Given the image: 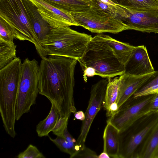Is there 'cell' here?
<instances>
[{"mask_svg":"<svg viewBox=\"0 0 158 158\" xmlns=\"http://www.w3.org/2000/svg\"><path fill=\"white\" fill-rule=\"evenodd\" d=\"M77 60L60 56L42 58L38 70L39 94L53 102L61 116L77 112L73 97L74 72Z\"/></svg>","mask_w":158,"mask_h":158,"instance_id":"obj_1","label":"cell"},{"mask_svg":"<svg viewBox=\"0 0 158 158\" xmlns=\"http://www.w3.org/2000/svg\"><path fill=\"white\" fill-rule=\"evenodd\" d=\"M77 61L82 70L91 68L95 70L96 75L103 78L109 79L120 76L125 71L124 65L99 34L92 37L83 56Z\"/></svg>","mask_w":158,"mask_h":158,"instance_id":"obj_2","label":"cell"},{"mask_svg":"<svg viewBox=\"0 0 158 158\" xmlns=\"http://www.w3.org/2000/svg\"><path fill=\"white\" fill-rule=\"evenodd\" d=\"M91 35L80 33L69 27L52 28L41 44L47 55L74 59L83 56Z\"/></svg>","mask_w":158,"mask_h":158,"instance_id":"obj_3","label":"cell"},{"mask_svg":"<svg viewBox=\"0 0 158 158\" xmlns=\"http://www.w3.org/2000/svg\"><path fill=\"white\" fill-rule=\"evenodd\" d=\"M0 18L10 26L15 38L32 43L41 57H46L47 53L35 33L23 0H0Z\"/></svg>","mask_w":158,"mask_h":158,"instance_id":"obj_4","label":"cell"},{"mask_svg":"<svg viewBox=\"0 0 158 158\" xmlns=\"http://www.w3.org/2000/svg\"><path fill=\"white\" fill-rule=\"evenodd\" d=\"M89 8L70 13L78 25L92 33H118L128 30L127 26L117 16L114 5L103 9L89 0Z\"/></svg>","mask_w":158,"mask_h":158,"instance_id":"obj_5","label":"cell"},{"mask_svg":"<svg viewBox=\"0 0 158 158\" xmlns=\"http://www.w3.org/2000/svg\"><path fill=\"white\" fill-rule=\"evenodd\" d=\"M22 63L16 57L0 69V112L4 119L15 118L16 106Z\"/></svg>","mask_w":158,"mask_h":158,"instance_id":"obj_6","label":"cell"},{"mask_svg":"<svg viewBox=\"0 0 158 158\" xmlns=\"http://www.w3.org/2000/svg\"><path fill=\"white\" fill-rule=\"evenodd\" d=\"M39 65L35 59L27 58L22 64L16 106L15 116L19 120L35 104L38 94Z\"/></svg>","mask_w":158,"mask_h":158,"instance_id":"obj_7","label":"cell"},{"mask_svg":"<svg viewBox=\"0 0 158 158\" xmlns=\"http://www.w3.org/2000/svg\"><path fill=\"white\" fill-rule=\"evenodd\" d=\"M158 122V115L150 113L119 132V158H137L146 136Z\"/></svg>","mask_w":158,"mask_h":158,"instance_id":"obj_8","label":"cell"},{"mask_svg":"<svg viewBox=\"0 0 158 158\" xmlns=\"http://www.w3.org/2000/svg\"><path fill=\"white\" fill-rule=\"evenodd\" d=\"M154 94L134 97L132 95L108 118L111 123L119 131L124 130L145 115L150 113L149 104Z\"/></svg>","mask_w":158,"mask_h":158,"instance_id":"obj_9","label":"cell"},{"mask_svg":"<svg viewBox=\"0 0 158 158\" xmlns=\"http://www.w3.org/2000/svg\"><path fill=\"white\" fill-rule=\"evenodd\" d=\"M114 6L117 16L128 30L154 33L158 30V9L138 10L119 5Z\"/></svg>","mask_w":158,"mask_h":158,"instance_id":"obj_10","label":"cell"},{"mask_svg":"<svg viewBox=\"0 0 158 158\" xmlns=\"http://www.w3.org/2000/svg\"><path fill=\"white\" fill-rule=\"evenodd\" d=\"M108 79L101 80L93 85L91 88L88 105L85 114L80 133L76 141L79 150L83 149L92 123L101 108L103 106Z\"/></svg>","mask_w":158,"mask_h":158,"instance_id":"obj_11","label":"cell"},{"mask_svg":"<svg viewBox=\"0 0 158 158\" xmlns=\"http://www.w3.org/2000/svg\"><path fill=\"white\" fill-rule=\"evenodd\" d=\"M52 28L71 26H78L71 13L54 7L44 0H29Z\"/></svg>","mask_w":158,"mask_h":158,"instance_id":"obj_12","label":"cell"},{"mask_svg":"<svg viewBox=\"0 0 158 158\" xmlns=\"http://www.w3.org/2000/svg\"><path fill=\"white\" fill-rule=\"evenodd\" d=\"M124 69V74L135 76L144 75L155 71L144 45L135 46Z\"/></svg>","mask_w":158,"mask_h":158,"instance_id":"obj_13","label":"cell"},{"mask_svg":"<svg viewBox=\"0 0 158 158\" xmlns=\"http://www.w3.org/2000/svg\"><path fill=\"white\" fill-rule=\"evenodd\" d=\"M154 72L140 76L124 73L120 76L117 101L118 108L143 86Z\"/></svg>","mask_w":158,"mask_h":158,"instance_id":"obj_14","label":"cell"},{"mask_svg":"<svg viewBox=\"0 0 158 158\" xmlns=\"http://www.w3.org/2000/svg\"><path fill=\"white\" fill-rule=\"evenodd\" d=\"M27 13L40 44L46 39L52 28L42 18L37 7L29 0H23Z\"/></svg>","mask_w":158,"mask_h":158,"instance_id":"obj_15","label":"cell"},{"mask_svg":"<svg viewBox=\"0 0 158 158\" xmlns=\"http://www.w3.org/2000/svg\"><path fill=\"white\" fill-rule=\"evenodd\" d=\"M107 123L103 135V152L107 154L110 158H119L120 131L111 123Z\"/></svg>","mask_w":158,"mask_h":158,"instance_id":"obj_16","label":"cell"},{"mask_svg":"<svg viewBox=\"0 0 158 158\" xmlns=\"http://www.w3.org/2000/svg\"><path fill=\"white\" fill-rule=\"evenodd\" d=\"M103 107L106 111V116L109 118L118 110L117 101L118 95L119 77L108 79Z\"/></svg>","mask_w":158,"mask_h":158,"instance_id":"obj_17","label":"cell"},{"mask_svg":"<svg viewBox=\"0 0 158 158\" xmlns=\"http://www.w3.org/2000/svg\"><path fill=\"white\" fill-rule=\"evenodd\" d=\"M99 35L111 48L118 60L124 66L129 60L135 46L118 41L108 35Z\"/></svg>","mask_w":158,"mask_h":158,"instance_id":"obj_18","label":"cell"},{"mask_svg":"<svg viewBox=\"0 0 158 158\" xmlns=\"http://www.w3.org/2000/svg\"><path fill=\"white\" fill-rule=\"evenodd\" d=\"M158 150V122L146 136L137 158H155Z\"/></svg>","mask_w":158,"mask_h":158,"instance_id":"obj_19","label":"cell"},{"mask_svg":"<svg viewBox=\"0 0 158 158\" xmlns=\"http://www.w3.org/2000/svg\"><path fill=\"white\" fill-rule=\"evenodd\" d=\"M51 102V107L48 115L36 126V132L40 137L48 136L61 116L59 110L55 105L53 102Z\"/></svg>","mask_w":158,"mask_h":158,"instance_id":"obj_20","label":"cell"},{"mask_svg":"<svg viewBox=\"0 0 158 158\" xmlns=\"http://www.w3.org/2000/svg\"><path fill=\"white\" fill-rule=\"evenodd\" d=\"M49 4L60 10L70 13L86 10L90 7L89 0H44Z\"/></svg>","mask_w":158,"mask_h":158,"instance_id":"obj_21","label":"cell"},{"mask_svg":"<svg viewBox=\"0 0 158 158\" xmlns=\"http://www.w3.org/2000/svg\"><path fill=\"white\" fill-rule=\"evenodd\" d=\"M115 4L132 9L147 10L158 9V1L156 0H114Z\"/></svg>","mask_w":158,"mask_h":158,"instance_id":"obj_22","label":"cell"},{"mask_svg":"<svg viewBox=\"0 0 158 158\" xmlns=\"http://www.w3.org/2000/svg\"><path fill=\"white\" fill-rule=\"evenodd\" d=\"M16 46L0 39V69L16 57Z\"/></svg>","mask_w":158,"mask_h":158,"instance_id":"obj_23","label":"cell"},{"mask_svg":"<svg viewBox=\"0 0 158 158\" xmlns=\"http://www.w3.org/2000/svg\"><path fill=\"white\" fill-rule=\"evenodd\" d=\"M158 93V71H155L148 81L133 95L134 97Z\"/></svg>","mask_w":158,"mask_h":158,"instance_id":"obj_24","label":"cell"},{"mask_svg":"<svg viewBox=\"0 0 158 158\" xmlns=\"http://www.w3.org/2000/svg\"><path fill=\"white\" fill-rule=\"evenodd\" d=\"M49 139L54 143L62 152L67 153L70 156V158L79 151L76 143L68 141L64 137L57 136L55 139L49 137Z\"/></svg>","mask_w":158,"mask_h":158,"instance_id":"obj_25","label":"cell"},{"mask_svg":"<svg viewBox=\"0 0 158 158\" xmlns=\"http://www.w3.org/2000/svg\"><path fill=\"white\" fill-rule=\"evenodd\" d=\"M15 38L10 26L5 20L0 18V39L9 43H13Z\"/></svg>","mask_w":158,"mask_h":158,"instance_id":"obj_26","label":"cell"},{"mask_svg":"<svg viewBox=\"0 0 158 158\" xmlns=\"http://www.w3.org/2000/svg\"><path fill=\"white\" fill-rule=\"evenodd\" d=\"M18 158H45V157L38 148L32 144L28 145L24 151L20 153Z\"/></svg>","mask_w":158,"mask_h":158,"instance_id":"obj_27","label":"cell"},{"mask_svg":"<svg viewBox=\"0 0 158 158\" xmlns=\"http://www.w3.org/2000/svg\"><path fill=\"white\" fill-rule=\"evenodd\" d=\"M69 117L61 116L52 130L53 134L59 137H64V131L67 127Z\"/></svg>","mask_w":158,"mask_h":158,"instance_id":"obj_28","label":"cell"},{"mask_svg":"<svg viewBox=\"0 0 158 158\" xmlns=\"http://www.w3.org/2000/svg\"><path fill=\"white\" fill-rule=\"evenodd\" d=\"M98 158L96 153L94 151L86 147L79 150L73 156V158Z\"/></svg>","mask_w":158,"mask_h":158,"instance_id":"obj_29","label":"cell"},{"mask_svg":"<svg viewBox=\"0 0 158 158\" xmlns=\"http://www.w3.org/2000/svg\"><path fill=\"white\" fill-rule=\"evenodd\" d=\"M149 110L150 113L158 115V93L153 94L150 102Z\"/></svg>","mask_w":158,"mask_h":158,"instance_id":"obj_30","label":"cell"},{"mask_svg":"<svg viewBox=\"0 0 158 158\" xmlns=\"http://www.w3.org/2000/svg\"><path fill=\"white\" fill-rule=\"evenodd\" d=\"M74 114V117L75 119H80L83 121L85 118V114L84 113L81 111L76 112Z\"/></svg>","mask_w":158,"mask_h":158,"instance_id":"obj_31","label":"cell"},{"mask_svg":"<svg viewBox=\"0 0 158 158\" xmlns=\"http://www.w3.org/2000/svg\"><path fill=\"white\" fill-rule=\"evenodd\" d=\"M110 158L108 155L106 153L103 152L98 156V158Z\"/></svg>","mask_w":158,"mask_h":158,"instance_id":"obj_32","label":"cell"},{"mask_svg":"<svg viewBox=\"0 0 158 158\" xmlns=\"http://www.w3.org/2000/svg\"><path fill=\"white\" fill-rule=\"evenodd\" d=\"M155 158H158V150L155 155Z\"/></svg>","mask_w":158,"mask_h":158,"instance_id":"obj_33","label":"cell"},{"mask_svg":"<svg viewBox=\"0 0 158 158\" xmlns=\"http://www.w3.org/2000/svg\"><path fill=\"white\" fill-rule=\"evenodd\" d=\"M78 0L82 1H88L89 0Z\"/></svg>","mask_w":158,"mask_h":158,"instance_id":"obj_34","label":"cell"},{"mask_svg":"<svg viewBox=\"0 0 158 158\" xmlns=\"http://www.w3.org/2000/svg\"><path fill=\"white\" fill-rule=\"evenodd\" d=\"M156 33H158V30L156 31Z\"/></svg>","mask_w":158,"mask_h":158,"instance_id":"obj_35","label":"cell"},{"mask_svg":"<svg viewBox=\"0 0 158 158\" xmlns=\"http://www.w3.org/2000/svg\"><path fill=\"white\" fill-rule=\"evenodd\" d=\"M157 0V1H158V0Z\"/></svg>","mask_w":158,"mask_h":158,"instance_id":"obj_36","label":"cell"}]
</instances>
